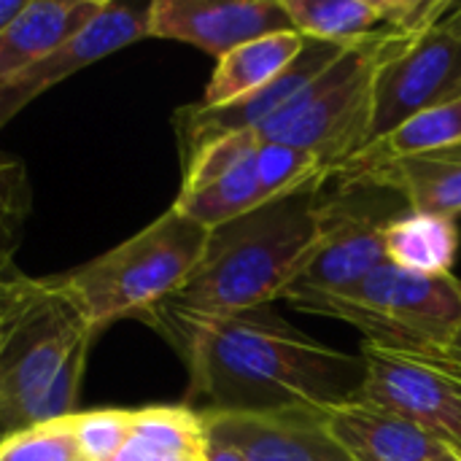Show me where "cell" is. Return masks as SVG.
Returning <instances> with one entry per match:
<instances>
[{
  "mask_svg": "<svg viewBox=\"0 0 461 461\" xmlns=\"http://www.w3.org/2000/svg\"><path fill=\"white\" fill-rule=\"evenodd\" d=\"M438 365L448 367L451 373H456V375L461 378V324L456 327V332H454V338H451L448 348H446V351H443V357L438 359Z\"/></svg>",
  "mask_w": 461,
  "mask_h": 461,
  "instance_id": "28",
  "label": "cell"
},
{
  "mask_svg": "<svg viewBox=\"0 0 461 461\" xmlns=\"http://www.w3.org/2000/svg\"><path fill=\"white\" fill-rule=\"evenodd\" d=\"M292 308L351 324L373 348L438 362L461 324V281L386 262L348 292L305 297Z\"/></svg>",
  "mask_w": 461,
  "mask_h": 461,
  "instance_id": "5",
  "label": "cell"
},
{
  "mask_svg": "<svg viewBox=\"0 0 461 461\" xmlns=\"http://www.w3.org/2000/svg\"><path fill=\"white\" fill-rule=\"evenodd\" d=\"M205 432L227 440L246 461H354L327 429L324 413H216Z\"/></svg>",
  "mask_w": 461,
  "mask_h": 461,
  "instance_id": "14",
  "label": "cell"
},
{
  "mask_svg": "<svg viewBox=\"0 0 461 461\" xmlns=\"http://www.w3.org/2000/svg\"><path fill=\"white\" fill-rule=\"evenodd\" d=\"M19 432V427H16V421L11 419V413L3 408V402H0V446L11 438V435H16Z\"/></svg>",
  "mask_w": 461,
  "mask_h": 461,
  "instance_id": "30",
  "label": "cell"
},
{
  "mask_svg": "<svg viewBox=\"0 0 461 461\" xmlns=\"http://www.w3.org/2000/svg\"><path fill=\"white\" fill-rule=\"evenodd\" d=\"M303 38L354 46L386 27L384 0H284Z\"/></svg>",
  "mask_w": 461,
  "mask_h": 461,
  "instance_id": "21",
  "label": "cell"
},
{
  "mask_svg": "<svg viewBox=\"0 0 461 461\" xmlns=\"http://www.w3.org/2000/svg\"><path fill=\"white\" fill-rule=\"evenodd\" d=\"M78 456L84 461H113L130 438V411H86L70 416Z\"/></svg>",
  "mask_w": 461,
  "mask_h": 461,
  "instance_id": "24",
  "label": "cell"
},
{
  "mask_svg": "<svg viewBox=\"0 0 461 461\" xmlns=\"http://www.w3.org/2000/svg\"><path fill=\"white\" fill-rule=\"evenodd\" d=\"M348 46L330 43V41H313L305 38L303 54L267 86L259 92L235 100L230 105L205 108V105H186L176 113V130L181 143V162L194 157L203 146L232 135V132H257L262 124H267L276 113H281L286 105H292L300 92L316 81Z\"/></svg>",
  "mask_w": 461,
  "mask_h": 461,
  "instance_id": "10",
  "label": "cell"
},
{
  "mask_svg": "<svg viewBox=\"0 0 461 461\" xmlns=\"http://www.w3.org/2000/svg\"><path fill=\"white\" fill-rule=\"evenodd\" d=\"M208 435V432H205ZM205 461H246L240 456V451L235 446H230L221 438L208 435V446H205Z\"/></svg>",
  "mask_w": 461,
  "mask_h": 461,
  "instance_id": "27",
  "label": "cell"
},
{
  "mask_svg": "<svg viewBox=\"0 0 461 461\" xmlns=\"http://www.w3.org/2000/svg\"><path fill=\"white\" fill-rule=\"evenodd\" d=\"M257 149V132H232L203 146L184 162V181L173 205L205 230L265 205L254 170Z\"/></svg>",
  "mask_w": 461,
  "mask_h": 461,
  "instance_id": "11",
  "label": "cell"
},
{
  "mask_svg": "<svg viewBox=\"0 0 461 461\" xmlns=\"http://www.w3.org/2000/svg\"><path fill=\"white\" fill-rule=\"evenodd\" d=\"M27 0H0V32L8 30V24L24 11Z\"/></svg>",
  "mask_w": 461,
  "mask_h": 461,
  "instance_id": "29",
  "label": "cell"
},
{
  "mask_svg": "<svg viewBox=\"0 0 461 461\" xmlns=\"http://www.w3.org/2000/svg\"><path fill=\"white\" fill-rule=\"evenodd\" d=\"M149 16H151V3L127 5V3L105 0L100 14L81 32H76L57 51L38 59L35 65L22 70L16 78L0 86V127L11 116H16L30 100L51 89L57 81H65L73 73L84 70L86 65L140 38H149Z\"/></svg>",
  "mask_w": 461,
  "mask_h": 461,
  "instance_id": "13",
  "label": "cell"
},
{
  "mask_svg": "<svg viewBox=\"0 0 461 461\" xmlns=\"http://www.w3.org/2000/svg\"><path fill=\"white\" fill-rule=\"evenodd\" d=\"M105 0H27L24 11L0 32V86L81 32Z\"/></svg>",
  "mask_w": 461,
  "mask_h": 461,
  "instance_id": "16",
  "label": "cell"
},
{
  "mask_svg": "<svg viewBox=\"0 0 461 461\" xmlns=\"http://www.w3.org/2000/svg\"><path fill=\"white\" fill-rule=\"evenodd\" d=\"M254 170L262 203L289 197L316 181H330L327 170L313 154L278 140H259Z\"/></svg>",
  "mask_w": 461,
  "mask_h": 461,
  "instance_id": "22",
  "label": "cell"
},
{
  "mask_svg": "<svg viewBox=\"0 0 461 461\" xmlns=\"http://www.w3.org/2000/svg\"><path fill=\"white\" fill-rule=\"evenodd\" d=\"M384 246L392 265L424 276H443L451 273L459 257V224L451 216L405 205L386 221Z\"/></svg>",
  "mask_w": 461,
  "mask_h": 461,
  "instance_id": "19",
  "label": "cell"
},
{
  "mask_svg": "<svg viewBox=\"0 0 461 461\" xmlns=\"http://www.w3.org/2000/svg\"><path fill=\"white\" fill-rule=\"evenodd\" d=\"M95 330L59 278H38L0 332V402L19 432L70 419Z\"/></svg>",
  "mask_w": 461,
  "mask_h": 461,
  "instance_id": "3",
  "label": "cell"
},
{
  "mask_svg": "<svg viewBox=\"0 0 461 461\" xmlns=\"http://www.w3.org/2000/svg\"><path fill=\"white\" fill-rule=\"evenodd\" d=\"M76 461H84V459H76Z\"/></svg>",
  "mask_w": 461,
  "mask_h": 461,
  "instance_id": "32",
  "label": "cell"
},
{
  "mask_svg": "<svg viewBox=\"0 0 461 461\" xmlns=\"http://www.w3.org/2000/svg\"><path fill=\"white\" fill-rule=\"evenodd\" d=\"M32 189L19 159H0V276L11 267L30 216Z\"/></svg>",
  "mask_w": 461,
  "mask_h": 461,
  "instance_id": "23",
  "label": "cell"
},
{
  "mask_svg": "<svg viewBox=\"0 0 461 461\" xmlns=\"http://www.w3.org/2000/svg\"><path fill=\"white\" fill-rule=\"evenodd\" d=\"M189 367L186 408L216 413H324L362 386V357L289 327L270 305L235 316H186L165 305L143 316Z\"/></svg>",
  "mask_w": 461,
  "mask_h": 461,
  "instance_id": "1",
  "label": "cell"
},
{
  "mask_svg": "<svg viewBox=\"0 0 461 461\" xmlns=\"http://www.w3.org/2000/svg\"><path fill=\"white\" fill-rule=\"evenodd\" d=\"M303 49L305 38L297 30H281L227 51L219 57L200 105L219 108L259 92L273 78H278L303 54Z\"/></svg>",
  "mask_w": 461,
  "mask_h": 461,
  "instance_id": "17",
  "label": "cell"
},
{
  "mask_svg": "<svg viewBox=\"0 0 461 461\" xmlns=\"http://www.w3.org/2000/svg\"><path fill=\"white\" fill-rule=\"evenodd\" d=\"M461 143V95L435 105L429 111L416 113L413 119L402 122L394 132H389L386 138L375 140L373 146L357 151L351 159H346L332 178L338 181V186H354L357 181H362L370 170L405 159V157H419V154H429V151H440V149H451ZM330 178V181H332Z\"/></svg>",
  "mask_w": 461,
  "mask_h": 461,
  "instance_id": "18",
  "label": "cell"
},
{
  "mask_svg": "<svg viewBox=\"0 0 461 461\" xmlns=\"http://www.w3.org/2000/svg\"><path fill=\"white\" fill-rule=\"evenodd\" d=\"M365 378L354 402L394 413L461 459V378L448 367L362 346Z\"/></svg>",
  "mask_w": 461,
  "mask_h": 461,
  "instance_id": "9",
  "label": "cell"
},
{
  "mask_svg": "<svg viewBox=\"0 0 461 461\" xmlns=\"http://www.w3.org/2000/svg\"><path fill=\"white\" fill-rule=\"evenodd\" d=\"M327 184L316 181L211 230L197 267L162 305L216 319L278 300L321 240Z\"/></svg>",
  "mask_w": 461,
  "mask_h": 461,
  "instance_id": "2",
  "label": "cell"
},
{
  "mask_svg": "<svg viewBox=\"0 0 461 461\" xmlns=\"http://www.w3.org/2000/svg\"><path fill=\"white\" fill-rule=\"evenodd\" d=\"M413 41L384 27L373 38L348 46L292 105L257 130L259 140H278L313 154L332 178L365 143L381 65Z\"/></svg>",
  "mask_w": 461,
  "mask_h": 461,
  "instance_id": "6",
  "label": "cell"
},
{
  "mask_svg": "<svg viewBox=\"0 0 461 461\" xmlns=\"http://www.w3.org/2000/svg\"><path fill=\"white\" fill-rule=\"evenodd\" d=\"M38 278H27V276H0V332L8 324V319L19 311V305L30 297V292L35 289Z\"/></svg>",
  "mask_w": 461,
  "mask_h": 461,
  "instance_id": "26",
  "label": "cell"
},
{
  "mask_svg": "<svg viewBox=\"0 0 461 461\" xmlns=\"http://www.w3.org/2000/svg\"><path fill=\"white\" fill-rule=\"evenodd\" d=\"M446 461H461V459H459V456H448V459H446Z\"/></svg>",
  "mask_w": 461,
  "mask_h": 461,
  "instance_id": "31",
  "label": "cell"
},
{
  "mask_svg": "<svg viewBox=\"0 0 461 461\" xmlns=\"http://www.w3.org/2000/svg\"><path fill=\"white\" fill-rule=\"evenodd\" d=\"M208 232L170 205L116 249L59 276V284L76 297L92 330L100 332L122 316H146L170 300L197 267Z\"/></svg>",
  "mask_w": 461,
  "mask_h": 461,
  "instance_id": "4",
  "label": "cell"
},
{
  "mask_svg": "<svg viewBox=\"0 0 461 461\" xmlns=\"http://www.w3.org/2000/svg\"><path fill=\"white\" fill-rule=\"evenodd\" d=\"M459 95L461 3H456V8L443 22H438L432 30L419 35L381 65L362 149L386 138L416 113L443 105Z\"/></svg>",
  "mask_w": 461,
  "mask_h": 461,
  "instance_id": "8",
  "label": "cell"
},
{
  "mask_svg": "<svg viewBox=\"0 0 461 461\" xmlns=\"http://www.w3.org/2000/svg\"><path fill=\"white\" fill-rule=\"evenodd\" d=\"M281 30H294L284 0H154L149 16V38L181 41L216 59Z\"/></svg>",
  "mask_w": 461,
  "mask_h": 461,
  "instance_id": "12",
  "label": "cell"
},
{
  "mask_svg": "<svg viewBox=\"0 0 461 461\" xmlns=\"http://www.w3.org/2000/svg\"><path fill=\"white\" fill-rule=\"evenodd\" d=\"M405 203L378 186H338L324 197V230L313 254L278 300L340 294L386 265L384 230Z\"/></svg>",
  "mask_w": 461,
  "mask_h": 461,
  "instance_id": "7",
  "label": "cell"
},
{
  "mask_svg": "<svg viewBox=\"0 0 461 461\" xmlns=\"http://www.w3.org/2000/svg\"><path fill=\"white\" fill-rule=\"evenodd\" d=\"M324 421L354 461H446L454 456L416 424L354 400L324 411Z\"/></svg>",
  "mask_w": 461,
  "mask_h": 461,
  "instance_id": "15",
  "label": "cell"
},
{
  "mask_svg": "<svg viewBox=\"0 0 461 461\" xmlns=\"http://www.w3.org/2000/svg\"><path fill=\"white\" fill-rule=\"evenodd\" d=\"M78 448L70 419L38 424L11 435L0 446V461H76Z\"/></svg>",
  "mask_w": 461,
  "mask_h": 461,
  "instance_id": "25",
  "label": "cell"
},
{
  "mask_svg": "<svg viewBox=\"0 0 461 461\" xmlns=\"http://www.w3.org/2000/svg\"><path fill=\"white\" fill-rule=\"evenodd\" d=\"M205 424L186 405L130 411V438L113 461H205Z\"/></svg>",
  "mask_w": 461,
  "mask_h": 461,
  "instance_id": "20",
  "label": "cell"
}]
</instances>
